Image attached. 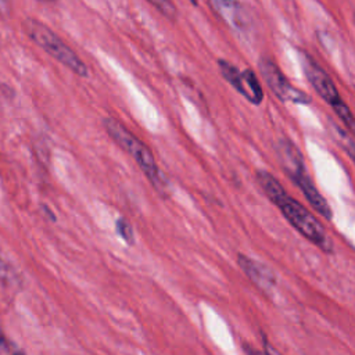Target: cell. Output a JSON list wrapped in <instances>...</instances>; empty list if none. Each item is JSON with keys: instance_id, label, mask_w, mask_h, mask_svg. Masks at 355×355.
<instances>
[{"instance_id": "cell-17", "label": "cell", "mask_w": 355, "mask_h": 355, "mask_svg": "<svg viewBox=\"0 0 355 355\" xmlns=\"http://www.w3.org/2000/svg\"><path fill=\"white\" fill-rule=\"evenodd\" d=\"M14 355H25V354H24V352H22V351H19V352H15V354H14Z\"/></svg>"}, {"instance_id": "cell-2", "label": "cell", "mask_w": 355, "mask_h": 355, "mask_svg": "<svg viewBox=\"0 0 355 355\" xmlns=\"http://www.w3.org/2000/svg\"><path fill=\"white\" fill-rule=\"evenodd\" d=\"M22 29L26 33V36L31 37L39 47H42L47 54H50L58 62L65 65L73 73L82 78L89 76V68L79 58V55L43 22L35 18H25L22 22Z\"/></svg>"}, {"instance_id": "cell-11", "label": "cell", "mask_w": 355, "mask_h": 355, "mask_svg": "<svg viewBox=\"0 0 355 355\" xmlns=\"http://www.w3.org/2000/svg\"><path fill=\"white\" fill-rule=\"evenodd\" d=\"M336 112V115L340 118V121L352 132L354 130V116H352V112L349 110V107L347 105V103L341 101L338 103L337 105L331 107Z\"/></svg>"}, {"instance_id": "cell-10", "label": "cell", "mask_w": 355, "mask_h": 355, "mask_svg": "<svg viewBox=\"0 0 355 355\" xmlns=\"http://www.w3.org/2000/svg\"><path fill=\"white\" fill-rule=\"evenodd\" d=\"M209 6L234 29L243 31L247 28V17L245 10L239 1H211Z\"/></svg>"}, {"instance_id": "cell-8", "label": "cell", "mask_w": 355, "mask_h": 355, "mask_svg": "<svg viewBox=\"0 0 355 355\" xmlns=\"http://www.w3.org/2000/svg\"><path fill=\"white\" fill-rule=\"evenodd\" d=\"M276 153L282 168L290 176V179H294L295 176L306 171L301 151L290 139H280L276 146Z\"/></svg>"}, {"instance_id": "cell-16", "label": "cell", "mask_w": 355, "mask_h": 355, "mask_svg": "<svg viewBox=\"0 0 355 355\" xmlns=\"http://www.w3.org/2000/svg\"><path fill=\"white\" fill-rule=\"evenodd\" d=\"M4 336H3V331H1V329H0V345H3L4 344Z\"/></svg>"}, {"instance_id": "cell-6", "label": "cell", "mask_w": 355, "mask_h": 355, "mask_svg": "<svg viewBox=\"0 0 355 355\" xmlns=\"http://www.w3.org/2000/svg\"><path fill=\"white\" fill-rule=\"evenodd\" d=\"M300 60H301L302 71L308 82L315 89V92L331 107L341 103L343 100L338 94V90L333 83L331 78L327 75V72L305 51H301Z\"/></svg>"}, {"instance_id": "cell-5", "label": "cell", "mask_w": 355, "mask_h": 355, "mask_svg": "<svg viewBox=\"0 0 355 355\" xmlns=\"http://www.w3.org/2000/svg\"><path fill=\"white\" fill-rule=\"evenodd\" d=\"M218 68L223 79L236 89L241 96H244L252 104H261L263 100V90L262 86L255 76L254 71L245 68L240 71L234 64L229 62L227 60L219 58Z\"/></svg>"}, {"instance_id": "cell-4", "label": "cell", "mask_w": 355, "mask_h": 355, "mask_svg": "<svg viewBox=\"0 0 355 355\" xmlns=\"http://www.w3.org/2000/svg\"><path fill=\"white\" fill-rule=\"evenodd\" d=\"M258 69L265 79L266 85L272 90V93L279 97L284 103H295V104H309L311 97L293 86L290 80L284 76L280 68L268 57H262L258 61Z\"/></svg>"}, {"instance_id": "cell-13", "label": "cell", "mask_w": 355, "mask_h": 355, "mask_svg": "<svg viewBox=\"0 0 355 355\" xmlns=\"http://www.w3.org/2000/svg\"><path fill=\"white\" fill-rule=\"evenodd\" d=\"M153 7H155L162 15L168 17V18H175L176 17V7L172 1L168 0H150L148 1Z\"/></svg>"}, {"instance_id": "cell-14", "label": "cell", "mask_w": 355, "mask_h": 355, "mask_svg": "<svg viewBox=\"0 0 355 355\" xmlns=\"http://www.w3.org/2000/svg\"><path fill=\"white\" fill-rule=\"evenodd\" d=\"M0 280L7 282L8 280V269L4 263V261L0 258Z\"/></svg>"}, {"instance_id": "cell-12", "label": "cell", "mask_w": 355, "mask_h": 355, "mask_svg": "<svg viewBox=\"0 0 355 355\" xmlns=\"http://www.w3.org/2000/svg\"><path fill=\"white\" fill-rule=\"evenodd\" d=\"M115 229H116V233L119 234V237L122 240H125L129 245H132L135 243V236H133V229L132 226L129 225V222L123 218H118L116 219V223H115Z\"/></svg>"}, {"instance_id": "cell-9", "label": "cell", "mask_w": 355, "mask_h": 355, "mask_svg": "<svg viewBox=\"0 0 355 355\" xmlns=\"http://www.w3.org/2000/svg\"><path fill=\"white\" fill-rule=\"evenodd\" d=\"M293 182L301 189L302 194L305 196V198L308 200V202L311 204V207L320 214L323 218H326L327 220H331L333 218V211L330 209L329 202L324 200V197L318 191L316 186L313 184L312 179L309 178V175L305 172H302L301 175L295 176L293 179Z\"/></svg>"}, {"instance_id": "cell-15", "label": "cell", "mask_w": 355, "mask_h": 355, "mask_svg": "<svg viewBox=\"0 0 355 355\" xmlns=\"http://www.w3.org/2000/svg\"><path fill=\"white\" fill-rule=\"evenodd\" d=\"M42 208H43V211L46 212V215H47L51 220H55V216H54V214L51 212V209H50V208H47L46 205H42Z\"/></svg>"}, {"instance_id": "cell-1", "label": "cell", "mask_w": 355, "mask_h": 355, "mask_svg": "<svg viewBox=\"0 0 355 355\" xmlns=\"http://www.w3.org/2000/svg\"><path fill=\"white\" fill-rule=\"evenodd\" d=\"M103 125L108 133V136L122 148L125 150L140 166L143 173L147 176L148 182L154 186L157 191L161 194H166L169 190V183L162 175V172L158 169L157 162L154 159L153 153L150 148L139 140L121 121L112 116H107L103 121Z\"/></svg>"}, {"instance_id": "cell-3", "label": "cell", "mask_w": 355, "mask_h": 355, "mask_svg": "<svg viewBox=\"0 0 355 355\" xmlns=\"http://www.w3.org/2000/svg\"><path fill=\"white\" fill-rule=\"evenodd\" d=\"M275 205L280 208L283 216L288 220V223L294 229H297L305 239L312 241L322 251L333 252V243L329 239L324 227L302 204H300L286 193Z\"/></svg>"}, {"instance_id": "cell-7", "label": "cell", "mask_w": 355, "mask_h": 355, "mask_svg": "<svg viewBox=\"0 0 355 355\" xmlns=\"http://www.w3.org/2000/svg\"><path fill=\"white\" fill-rule=\"evenodd\" d=\"M237 263L241 268V270L250 277V280L255 286H258L261 290L270 291L275 287L276 277H275L273 272L263 263H261L244 254L237 255Z\"/></svg>"}]
</instances>
